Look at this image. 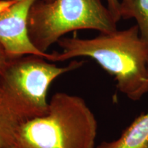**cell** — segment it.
<instances>
[{
    "mask_svg": "<svg viewBox=\"0 0 148 148\" xmlns=\"http://www.w3.org/2000/svg\"><path fill=\"white\" fill-rule=\"evenodd\" d=\"M57 43L62 50L49 53L47 60L88 57L114 77L116 87L129 99L138 100L148 92V43L137 25L92 38H62Z\"/></svg>",
    "mask_w": 148,
    "mask_h": 148,
    "instance_id": "1",
    "label": "cell"
},
{
    "mask_svg": "<svg viewBox=\"0 0 148 148\" xmlns=\"http://www.w3.org/2000/svg\"><path fill=\"white\" fill-rule=\"evenodd\" d=\"M97 134V120L84 99L58 92L45 114L19 127L12 148H95Z\"/></svg>",
    "mask_w": 148,
    "mask_h": 148,
    "instance_id": "2",
    "label": "cell"
},
{
    "mask_svg": "<svg viewBox=\"0 0 148 148\" xmlns=\"http://www.w3.org/2000/svg\"><path fill=\"white\" fill-rule=\"evenodd\" d=\"M115 21L101 0H37L28 16V36L35 47L47 53L64 35L78 29L109 33L117 29Z\"/></svg>",
    "mask_w": 148,
    "mask_h": 148,
    "instance_id": "3",
    "label": "cell"
},
{
    "mask_svg": "<svg viewBox=\"0 0 148 148\" xmlns=\"http://www.w3.org/2000/svg\"><path fill=\"white\" fill-rule=\"evenodd\" d=\"M83 61H71L67 66L49 63L43 57L27 55L11 59L0 75V82L40 110L47 111V95L49 86L57 77L78 69Z\"/></svg>",
    "mask_w": 148,
    "mask_h": 148,
    "instance_id": "4",
    "label": "cell"
},
{
    "mask_svg": "<svg viewBox=\"0 0 148 148\" xmlns=\"http://www.w3.org/2000/svg\"><path fill=\"white\" fill-rule=\"evenodd\" d=\"M37 0H0V43L10 59L36 55L46 60L44 53L34 47L28 36V16Z\"/></svg>",
    "mask_w": 148,
    "mask_h": 148,
    "instance_id": "5",
    "label": "cell"
},
{
    "mask_svg": "<svg viewBox=\"0 0 148 148\" xmlns=\"http://www.w3.org/2000/svg\"><path fill=\"white\" fill-rule=\"evenodd\" d=\"M46 112L27 102L0 82V148H12L19 127Z\"/></svg>",
    "mask_w": 148,
    "mask_h": 148,
    "instance_id": "6",
    "label": "cell"
},
{
    "mask_svg": "<svg viewBox=\"0 0 148 148\" xmlns=\"http://www.w3.org/2000/svg\"><path fill=\"white\" fill-rule=\"evenodd\" d=\"M97 148H148V112L136 118L119 138Z\"/></svg>",
    "mask_w": 148,
    "mask_h": 148,
    "instance_id": "7",
    "label": "cell"
},
{
    "mask_svg": "<svg viewBox=\"0 0 148 148\" xmlns=\"http://www.w3.org/2000/svg\"><path fill=\"white\" fill-rule=\"evenodd\" d=\"M121 18H134L140 36L148 43V0H120Z\"/></svg>",
    "mask_w": 148,
    "mask_h": 148,
    "instance_id": "8",
    "label": "cell"
},
{
    "mask_svg": "<svg viewBox=\"0 0 148 148\" xmlns=\"http://www.w3.org/2000/svg\"><path fill=\"white\" fill-rule=\"evenodd\" d=\"M107 7L110 11L115 21L119 22L121 19L119 14V0H106Z\"/></svg>",
    "mask_w": 148,
    "mask_h": 148,
    "instance_id": "9",
    "label": "cell"
},
{
    "mask_svg": "<svg viewBox=\"0 0 148 148\" xmlns=\"http://www.w3.org/2000/svg\"><path fill=\"white\" fill-rule=\"evenodd\" d=\"M10 60L11 59L5 51L4 47L0 43V75L6 69Z\"/></svg>",
    "mask_w": 148,
    "mask_h": 148,
    "instance_id": "10",
    "label": "cell"
},
{
    "mask_svg": "<svg viewBox=\"0 0 148 148\" xmlns=\"http://www.w3.org/2000/svg\"><path fill=\"white\" fill-rule=\"evenodd\" d=\"M45 1H51V0H45Z\"/></svg>",
    "mask_w": 148,
    "mask_h": 148,
    "instance_id": "11",
    "label": "cell"
}]
</instances>
